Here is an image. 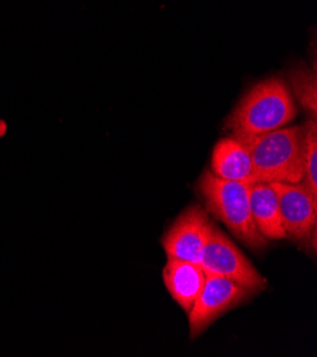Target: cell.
<instances>
[{"label": "cell", "instance_id": "6da1fadb", "mask_svg": "<svg viewBox=\"0 0 317 357\" xmlns=\"http://www.w3.org/2000/svg\"><path fill=\"white\" fill-rule=\"evenodd\" d=\"M297 114L289 86L279 77L251 89L226 121L235 137H252L286 127Z\"/></svg>", "mask_w": 317, "mask_h": 357}, {"label": "cell", "instance_id": "7a4b0ae2", "mask_svg": "<svg viewBox=\"0 0 317 357\" xmlns=\"http://www.w3.org/2000/svg\"><path fill=\"white\" fill-rule=\"evenodd\" d=\"M304 131V126H299L261 135L238 137L251 153L255 183L297 184L302 181Z\"/></svg>", "mask_w": 317, "mask_h": 357}, {"label": "cell", "instance_id": "3957f363", "mask_svg": "<svg viewBox=\"0 0 317 357\" xmlns=\"http://www.w3.org/2000/svg\"><path fill=\"white\" fill-rule=\"evenodd\" d=\"M252 183L221 180L210 171L202 174L198 181L205 208L209 213L225 224L231 234L251 248H262L268 243L258 231L251 212Z\"/></svg>", "mask_w": 317, "mask_h": 357}, {"label": "cell", "instance_id": "277c9868", "mask_svg": "<svg viewBox=\"0 0 317 357\" xmlns=\"http://www.w3.org/2000/svg\"><path fill=\"white\" fill-rule=\"evenodd\" d=\"M199 265L206 273L225 276L254 294L266 289V279L240 252V249L217 227H214L209 235Z\"/></svg>", "mask_w": 317, "mask_h": 357}, {"label": "cell", "instance_id": "5b68a950", "mask_svg": "<svg viewBox=\"0 0 317 357\" xmlns=\"http://www.w3.org/2000/svg\"><path fill=\"white\" fill-rule=\"evenodd\" d=\"M254 295L252 291L225 276L208 273L199 296L188 312L191 339L198 337L218 317Z\"/></svg>", "mask_w": 317, "mask_h": 357}, {"label": "cell", "instance_id": "8992f818", "mask_svg": "<svg viewBox=\"0 0 317 357\" xmlns=\"http://www.w3.org/2000/svg\"><path fill=\"white\" fill-rule=\"evenodd\" d=\"M214 227L206 209L199 205L187 208L161 239L167 257L201 264L203 249Z\"/></svg>", "mask_w": 317, "mask_h": 357}, {"label": "cell", "instance_id": "52a82bcc", "mask_svg": "<svg viewBox=\"0 0 317 357\" xmlns=\"http://www.w3.org/2000/svg\"><path fill=\"white\" fill-rule=\"evenodd\" d=\"M270 185L276 191L288 238L307 241L316 232L317 198L302 183H270Z\"/></svg>", "mask_w": 317, "mask_h": 357}, {"label": "cell", "instance_id": "ba28073f", "mask_svg": "<svg viewBox=\"0 0 317 357\" xmlns=\"http://www.w3.org/2000/svg\"><path fill=\"white\" fill-rule=\"evenodd\" d=\"M208 273L199 264L168 258L162 271L165 288L171 298L188 313L199 296Z\"/></svg>", "mask_w": 317, "mask_h": 357}, {"label": "cell", "instance_id": "9c48e42d", "mask_svg": "<svg viewBox=\"0 0 317 357\" xmlns=\"http://www.w3.org/2000/svg\"><path fill=\"white\" fill-rule=\"evenodd\" d=\"M210 172L221 180L255 183L251 153L235 135L218 141L210 161Z\"/></svg>", "mask_w": 317, "mask_h": 357}, {"label": "cell", "instance_id": "30bf717a", "mask_svg": "<svg viewBox=\"0 0 317 357\" xmlns=\"http://www.w3.org/2000/svg\"><path fill=\"white\" fill-rule=\"evenodd\" d=\"M251 212L261 235L268 241L286 239L276 191L268 183H254L249 192Z\"/></svg>", "mask_w": 317, "mask_h": 357}, {"label": "cell", "instance_id": "8fae6325", "mask_svg": "<svg viewBox=\"0 0 317 357\" xmlns=\"http://www.w3.org/2000/svg\"><path fill=\"white\" fill-rule=\"evenodd\" d=\"M289 80L292 91L295 93L297 101L306 110V113L314 119L317 113L316 73L307 67H299L292 71Z\"/></svg>", "mask_w": 317, "mask_h": 357}, {"label": "cell", "instance_id": "7c38bea8", "mask_svg": "<svg viewBox=\"0 0 317 357\" xmlns=\"http://www.w3.org/2000/svg\"><path fill=\"white\" fill-rule=\"evenodd\" d=\"M304 155L302 184L317 198V127L310 120L304 124Z\"/></svg>", "mask_w": 317, "mask_h": 357}]
</instances>
